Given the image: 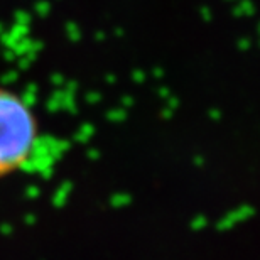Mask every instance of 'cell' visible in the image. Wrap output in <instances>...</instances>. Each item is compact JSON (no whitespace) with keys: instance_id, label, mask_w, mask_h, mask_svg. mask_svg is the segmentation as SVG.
<instances>
[{"instance_id":"obj_1","label":"cell","mask_w":260,"mask_h":260,"mask_svg":"<svg viewBox=\"0 0 260 260\" xmlns=\"http://www.w3.org/2000/svg\"><path fill=\"white\" fill-rule=\"evenodd\" d=\"M38 140L34 113L15 93L0 88V178L27 162Z\"/></svg>"}]
</instances>
